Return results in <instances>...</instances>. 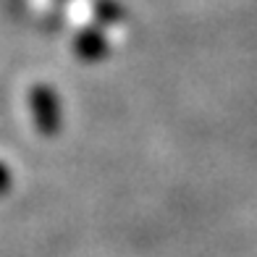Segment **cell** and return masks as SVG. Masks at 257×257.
Here are the masks:
<instances>
[{"label": "cell", "mask_w": 257, "mask_h": 257, "mask_svg": "<svg viewBox=\"0 0 257 257\" xmlns=\"http://www.w3.org/2000/svg\"><path fill=\"white\" fill-rule=\"evenodd\" d=\"M29 108L34 115V126L42 134H53L55 128H61V102H58L53 89L34 87L29 95Z\"/></svg>", "instance_id": "cell-1"}, {"label": "cell", "mask_w": 257, "mask_h": 257, "mask_svg": "<svg viewBox=\"0 0 257 257\" xmlns=\"http://www.w3.org/2000/svg\"><path fill=\"white\" fill-rule=\"evenodd\" d=\"M8 184H11V173H8V168L3 166V163H0V192H6Z\"/></svg>", "instance_id": "cell-2"}]
</instances>
